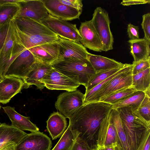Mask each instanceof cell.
<instances>
[{
    "label": "cell",
    "mask_w": 150,
    "mask_h": 150,
    "mask_svg": "<svg viewBox=\"0 0 150 150\" xmlns=\"http://www.w3.org/2000/svg\"><path fill=\"white\" fill-rule=\"evenodd\" d=\"M112 105L103 102L83 105L70 117L69 125L79 139L92 149L96 146L98 134L103 120L112 109Z\"/></svg>",
    "instance_id": "cell-1"
},
{
    "label": "cell",
    "mask_w": 150,
    "mask_h": 150,
    "mask_svg": "<svg viewBox=\"0 0 150 150\" xmlns=\"http://www.w3.org/2000/svg\"><path fill=\"white\" fill-rule=\"evenodd\" d=\"M16 42L26 49L58 41L60 37L41 23L17 16L11 21Z\"/></svg>",
    "instance_id": "cell-2"
},
{
    "label": "cell",
    "mask_w": 150,
    "mask_h": 150,
    "mask_svg": "<svg viewBox=\"0 0 150 150\" xmlns=\"http://www.w3.org/2000/svg\"><path fill=\"white\" fill-rule=\"evenodd\" d=\"M116 110L121 120L129 150H137L146 132L150 129V122L145 120L137 110L129 107Z\"/></svg>",
    "instance_id": "cell-3"
},
{
    "label": "cell",
    "mask_w": 150,
    "mask_h": 150,
    "mask_svg": "<svg viewBox=\"0 0 150 150\" xmlns=\"http://www.w3.org/2000/svg\"><path fill=\"white\" fill-rule=\"evenodd\" d=\"M52 66L76 82L84 86L86 88L91 77L96 73L88 59L59 61Z\"/></svg>",
    "instance_id": "cell-4"
},
{
    "label": "cell",
    "mask_w": 150,
    "mask_h": 150,
    "mask_svg": "<svg viewBox=\"0 0 150 150\" xmlns=\"http://www.w3.org/2000/svg\"><path fill=\"white\" fill-rule=\"evenodd\" d=\"M16 42L11 22L0 26V79H3L11 63Z\"/></svg>",
    "instance_id": "cell-5"
},
{
    "label": "cell",
    "mask_w": 150,
    "mask_h": 150,
    "mask_svg": "<svg viewBox=\"0 0 150 150\" xmlns=\"http://www.w3.org/2000/svg\"><path fill=\"white\" fill-rule=\"evenodd\" d=\"M91 21L103 44V51L113 49L114 39L110 29V22L108 12L101 7H97Z\"/></svg>",
    "instance_id": "cell-6"
},
{
    "label": "cell",
    "mask_w": 150,
    "mask_h": 150,
    "mask_svg": "<svg viewBox=\"0 0 150 150\" xmlns=\"http://www.w3.org/2000/svg\"><path fill=\"white\" fill-rule=\"evenodd\" d=\"M133 67V64H130L125 69L114 77L105 86L97 92L87 103L98 102L117 91L132 85Z\"/></svg>",
    "instance_id": "cell-7"
},
{
    "label": "cell",
    "mask_w": 150,
    "mask_h": 150,
    "mask_svg": "<svg viewBox=\"0 0 150 150\" xmlns=\"http://www.w3.org/2000/svg\"><path fill=\"white\" fill-rule=\"evenodd\" d=\"M60 37L79 42L82 38L76 24L69 23L49 14L41 21Z\"/></svg>",
    "instance_id": "cell-8"
},
{
    "label": "cell",
    "mask_w": 150,
    "mask_h": 150,
    "mask_svg": "<svg viewBox=\"0 0 150 150\" xmlns=\"http://www.w3.org/2000/svg\"><path fill=\"white\" fill-rule=\"evenodd\" d=\"M84 94L76 90L66 91L58 96L55 106L66 118H69L83 105Z\"/></svg>",
    "instance_id": "cell-9"
},
{
    "label": "cell",
    "mask_w": 150,
    "mask_h": 150,
    "mask_svg": "<svg viewBox=\"0 0 150 150\" xmlns=\"http://www.w3.org/2000/svg\"><path fill=\"white\" fill-rule=\"evenodd\" d=\"M37 61L30 51L25 48L13 60L5 77L12 76L23 79Z\"/></svg>",
    "instance_id": "cell-10"
},
{
    "label": "cell",
    "mask_w": 150,
    "mask_h": 150,
    "mask_svg": "<svg viewBox=\"0 0 150 150\" xmlns=\"http://www.w3.org/2000/svg\"><path fill=\"white\" fill-rule=\"evenodd\" d=\"M41 81L45 86L49 89L67 91L76 90L80 85L52 67Z\"/></svg>",
    "instance_id": "cell-11"
},
{
    "label": "cell",
    "mask_w": 150,
    "mask_h": 150,
    "mask_svg": "<svg viewBox=\"0 0 150 150\" xmlns=\"http://www.w3.org/2000/svg\"><path fill=\"white\" fill-rule=\"evenodd\" d=\"M52 142L42 132L27 134L16 144L15 150H50Z\"/></svg>",
    "instance_id": "cell-12"
},
{
    "label": "cell",
    "mask_w": 150,
    "mask_h": 150,
    "mask_svg": "<svg viewBox=\"0 0 150 150\" xmlns=\"http://www.w3.org/2000/svg\"><path fill=\"white\" fill-rule=\"evenodd\" d=\"M58 43L59 49L58 61L67 59L81 60L87 59L89 53L80 42L60 37Z\"/></svg>",
    "instance_id": "cell-13"
},
{
    "label": "cell",
    "mask_w": 150,
    "mask_h": 150,
    "mask_svg": "<svg viewBox=\"0 0 150 150\" xmlns=\"http://www.w3.org/2000/svg\"><path fill=\"white\" fill-rule=\"evenodd\" d=\"M28 50L37 61L43 64L52 66L59 60L58 41L38 45Z\"/></svg>",
    "instance_id": "cell-14"
},
{
    "label": "cell",
    "mask_w": 150,
    "mask_h": 150,
    "mask_svg": "<svg viewBox=\"0 0 150 150\" xmlns=\"http://www.w3.org/2000/svg\"><path fill=\"white\" fill-rule=\"evenodd\" d=\"M42 1L50 14L62 20L79 18L82 12L62 4L59 0Z\"/></svg>",
    "instance_id": "cell-15"
},
{
    "label": "cell",
    "mask_w": 150,
    "mask_h": 150,
    "mask_svg": "<svg viewBox=\"0 0 150 150\" xmlns=\"http://www.w3.org/2000/svg\"><path fill=\"white\" fill-rule=\"evenodd\" d=\"M79 30L82 38L80 42L83 46L96 52L103 51V44L91 20L82 22Z\"/></svg>",
    "instance_id": "cell-16"
},
{
    "label": "cell",
    "mask_w": 150,
    "mask_h": 150,
    "mask_svg": "<svg viewBox=\"0 0 150 150\" xmlns=\"http://www.w3.org/2000/svg\"><path fill=\"white\" fill-rule=\"evenodd\" d=\"M18 3L20 11L18 16L28 17L41 22L50 14L42 0H21Z\"/></svg>",
    "instance_id": "cell-17"
},
{
    "label": "cell",
    "mask_w": 150,
    "mask_h": 150,
    "mask_svg": "<svg viewBox=\"0 0 150 150\" xmlns=\"http://www.w3.org/2000/svg\"><path fill=\"white\" fill-rule=\"evenodd\" d=\"M23 79L12 76H6L0 81V103H8L11 99L21 92L24 86Z\"/></svg>",
    "instance_id": "cell-18"
},
{
    "label": "cell",
    "mask_w": 150,
    "mask_h": 150,
    "mask_svg": "<svg viewBox=\"0 0 150 150\" xmlns=\"http://www.w3.org/2000/svg\"><path fill=\"white\" fill-rule=\"evenodd\" d=\"M110 111L100 124L97 142V147H105L117 143L116 129Z\"/></svg>",
    "instance_id": "cell-19"
},
{
    "label": "cell",
    "mask_w": 150,
    "mask_h": 150,
    "mask_svg": "<svg viewBox=\"0 0 150 150\" xmlns=\"http://www.w3.org/2000/svg\"><path fill=\"white\" fill-rule=\"evenodd\" d=\"M52 65L43 64L37 61L26 76L23 79L24 82V88H28L34 85L41 90L45 87L42 79L52 68Z\"/></svg>",
    "instance_id": "cell-20"
},
{
    "label": "cell",
    "mask_w": 150,
    "mask_h": 150,
    "mask_svg": "<svg viewBox=\"0 0 150 150\" xmlns=\"http://www.w3.org/2000/svg\"><path fill=\"white\" fill-rule=\"evenodd\" d=\"M2 108L8 116L12 126L22 131H28L31 132H40L39 128L30 121L29 117L21 115L15 110V107L7 106Z\"/></svg>",
    "instance_id": "cell-21"
},
{
    "label": "cell",
    "mask_w": 150,
    "mask_h": 150,
    "mask_svg": "<svg viewBox=\"0 0 150 150\" xmlns=\"http://www.w3.org/2000/svg\"><path fill=\"white\" fill-rule=\"evenodd\" d=\"M46 122L47 130L53 140L61 137L68 127L66 118L58 112L52 113Z\"/></svg>",
    "instance_id": "cell-22"
},
{
    "label": "cell",
    "mask_w": 150,
    "mask_h": 150,
    "mask_svg": "<svg viewBox=\"0 0 150 150\" xmlns=\"http://www.w3.org/2000/svg\"><path fill=\"white\" fill-rule=\"evenodd\" d=\"M27 133L11 125L0 124V150L11 144H17Z\"/></svg>",
    "instance_id": "cell-23"
},
{
    "label": "cell",
    "mask_w": 150,
    "mask_h": 150,
    "mask_svg": "<svg viewBox=\"0 0 150 150\" xmlns=\"http://www.w3.org/2000/svg\"><path fill=\"white\" fill-rule=\"evenodd\" d=\"M128 42L130 44V53L134 59L133 64L150 56V41L144 38L129 40Z\"/></svg>",
    "instance_id": "cell-24"
},
{
    "label": "cell",
    "mask_w": 150,
    "mask_h": 150,
    "mask_svg": "<svg viewBox=\"0 0 150 150\" xmlns=\"http://www.w3.org/2000/svg\"><path fill=\"white\" fill-rule=\"evenodd\" d=\"M87 59L96 72L112 69L124 64L113 59L89 53L88 55Z\"/></svg>",
    "instance_id": "cell-25"
},
{
    "label": "cell",
    "mask_w": 150,
    "mask_h": 150,
    "mask_svg": "<svg viewBox=\"0 0 150 150\" xmlns=\"http://www.w3.org/2000/svg\"><path fill=\"white\" fill-rule=\"evenodd\" d=\"M110 115L115 125L117 137V144L122 150H129L126 135L117 110L112 109Z\"/></svg>",
    "instance_id": "cell-26"
},
{
    "label": "cell",
    "mask_w": 150,
    "mask_h": 150,
    "mask_svg": "<svg viewBox=\"0 0 150 150\" xmlns=\"http://www.w3.org/2000/svg\"><path fill=\"white\" fill-rule=\"evenodd\" d=\"M20 11L18 3L0 5V26L10 23L16 18Z\"/></svg>",
    "instance_id": "cell-27"
},
{
    "label": "cell",
    "mask_w": 150,
    "mask_h": 150,
    "mask_svg": "<svg viewBox=\"0 0 150 150\" xmlns=\"http://www.w3.org/2000/svg\"><path fill=\"white\" fill-rule=\"evenodd\" d=\"M127 64L105 70L96 72L89 80L86 88V93L108 78L125 67Z\"/></svg>",
    "instance_id": "cell-28"
},
{
    "label": "cell",
    "mask_w": 150,
    "mask_h": 150,
    "mask_svg": "<svg viewBox=\"0 0 150 150\" xmlns=\"http://www.w3.org/2000/svg\"><path fill=\"white\" fill-rule=\"evenodd\" d=\"M145 93L137 91L132 94L123 100L112 105V109L129 107L137 110L145 96Z\"/></svg>",
    "instance_id": "cell-29"
},
{
    "label": "cell",
    "mask_w": 150,
    "mask_h": 150,
    "mask_svg": "<svg viewBox=\"0 0 150 150\" xmlns=\"http://www.w3.org/2000/svg\"><path fill=\"white\" fill-rule=\"evenodd\" d=\"M133 86L137 91L144 92L150 89V68L132 75Z\"/></svg>",
    "instance_id": "cell-30"
},
{
    "label": "cell",
    "mask_w": 150,
    "mask_h": 150,
    "mask_svg": "<svg viewBox=\"0 0 150 150\" xmlns=\"http://www.w3.org/2000/svg\"><path fill=\"white\" fill-rule=\"evenodd\" d=\"M76 139L75 134L68 125L57 143L51 150H70Z\"/></svg>",
    "instance_id": "cell-31"
},
{
    "label": "cell",
    "mask_w": 150,
    "mask_h": 150,
    "mask_svg": "<svg viewBox=\"0 0 150 150\" xmlns=\"http://www.w3.org/2000/svg\"><path fill=\"white\" fill-rule=\"evenodd\" d=\"M137 91L134 87L132 85L112 93L98 102H103L113 105L123 100Z\"/></svg>",
    "instance_id": "cell-32"
},
{
    "label": "cell",
    "mask_w": 150,
    "mask_h": 150,
    "mask_svg": "<svg viewBox=\"0 0 150 150\" xmlns=\"http://www.w3.org/2000/svg\"><path fill=\"white\" fill-rule=\"evenodd\" d=\"M137 110L145 120L150 122V97L145 94Z\"/></svg>",
    "instance_id": "cell-33"
},
{
    "label": "cell",
    "mask_w": 150,
    "mask_h": 150,
    "mask_svg": "<svg viewBox=\"0 0 150 150\" xmlns=\"http://www.w3.org/2000/svg\"><path fill=\"white\" fill-rule=\"evenodd\" d=\"M132 64V75H134L150 68V56Z\"/></svg>",
    "instance_id": "cell-34"
},
{
    "label": "cell",
    "mask_w": 150,
    "mask_h": 150,
    "mask_svg": "<svg viewBox=\"0 0 150 150\" xmlns=\"http://www.w3.org/2000/svg\"><path fill=\"white\" fill-rule=\"evenodd\" d=\"M144 33V38L150 41V13H148L142 16L141 24Z\"/></svg>",
    "instance_id": "cell-35"
},
{
    "label": "cell",
    "mask_w": 150,
    "mask_h": 150,
    "mask_svg": "<svg viewBox=\"0 0 150 150\" xmlns=\"http://www.w3.org/2000/svg\"><path fill=\"white\" fill-rule=\"evenodd\" d=\"M62 4L82 11L83 5L82 0H59Z\"/></svg>",
    "instance_id": "cell-36"
},
{
    "label": "cell",
    "mask_w": 150,
    "mask_h": 150,
    "mask_svg": "<svg viewBox=\"0 0 150 150\" xmlns=\"http://www.w3.org/2000/svg\"><path fill=\"white\" fill-rule=\"evenodd\" d=\"M138 26L134 25L131 23L128 25L127 32L130 40H133L139 38Z\"/></svg>",
    "instance_id": "cell-37"
},
{
    "label": "cell",
    "mask_w": 150,
    "mask_h": 150,
    "mask_svg": "<svg viewBox=\"0 0 150 150\" xmlns=\"http://www.w3.org/2000/svg\"><path fill=\"white\" fill-rule=\"evenodd\" d=\"M150 129L146 132L145 136L137 150H150Z\"/></svg>",
    "instance_id": "cell-38"
},
{
    "label": "cell",
    "mask_w": 150,
    "mask_h": 150,
    "mask_svg": "<svg viewBox=\"0 0 150 150\" xmlns=\"http://www.w3.org/2000/svg\"><path fill=\"white\" fill-rule=\"evenodd\" d=\"M70 150H92V149L84 142L77 138Z\"/></svg>",
    "instance_id": "cell-39"
},
{
    "label": "cell",
    "mask_w": 150,
    "mask_h": 150,
    "mask_svg": "<svg viewBox=\"0 0 150 150\" xmlns=\"http://www.w3.org/2000/svg\"><path fill=\"white\" fill-rule=\"evenodd\" d=\"M149 0H123L121 3V4L124 6H129L133 5L143 4L149 3Z\"/></svg>",
    "instance_id": "cell-40"
},
{
    "label": "cell",
    "mask_w": 150,
    "mask_h": 150,
    "mask_svg": "<svg viewBox=\"0 0 150 150\" xmlns=\"http://www.w3.org/2000/svg\"><path fill=\"white\" fill-rule=\"evenodd\" d=\"M116 143L105 147L98 148L96 147L92 150H114V147Z\"/></svg>",
    "instance_id": "cell-41"
},
{
    "label": "cell",
    "mask_w": 150,
    "mask_h": 150,
    "mask_svg": "<svg viewBox=\"0 0 150 150\" xmlns=\"http://www.w3.org/2000/svg\"><path fill=\"white\" fill-rule=\"evenodd\" d=\"M16 144H9L0 150H15Z\"/></svg>",
    "instance_id": "cell-42"
},
{
    "label": "cell",
    "mask_w": 150,
    "mask_h": 150,
    "mask_svg": "<svg viewBox=\"0 0 150 150\" xmlns=\"http://www.w3.org/2000/svg\"><path fill=\"white\" fill-rule=\"evenodd\" d=\"M21 1V0H0V5L10 3H19Z\"/></svg>",
    "instance_id": "cell-43"
},
{
    "label": "cell",
    "mask_w": 150,
    "mask_h": 150,
    "mask_svg": "<svg viewBox=\"0 0 150 150\" xmlns=\"http://www.w3.org/2000/svg\"><path fill=\"white\" fill-rule=\"evenodd\" d=\"M114 150H122L121 148L119 145L116 143L114 147Z\"/></svg>",
    "instance_id": "cell-44"
},
{
    "label": "cell",
    "mask_w": 150,
    "mask_h": 150,
    "mask_svg": "<svg viewBox=\"0 0 150 150\" xmlns=\"http://www.w3.org/2000/svg\"><path fill=\"white\" fill-rule=\"evenodd\" d=\"M1 105H0V110L1 109Z\"/></svg>",
    "instance_id": "cell-45"
},
{
    "label": "cell",
    "mask_w": 150,
    "mask_h": 150,
    "mask_svg": "<svg viewBox=\"0 0 150 150\" xmlns=\"http://www.w3.org/2000/svg\"><path fill=\"white\" fill-rule=\"evenodd\" d=\"M1 81V80L0 79V81Z\"/></svg>",
    "instance_id": "cell-46"
},
{
    "label": "cell",
    "mask_w": 150,
    "mask_h": 150,
    "mask_svg": "<svg viewBox=\"0 0 150 150\" xmlns=\"http://www.w3.org/2000/svg\"><path fill=\"white\" fill-rule=\"evenodd\" d=\"M1 124V122H0V124Z\"/></svg>",
    "instance_id": "cell-47"
},
{
    "label": "cell",
    "mask_w": 150,
    "mask_h": 150,
    "mask_svg": "<svg viewBox=\"0 0 150 150\" xmlns=\"http://www.w3.org/2000/svg\"></svg>",
    "instance_id": "cell-48"
}]
</instances>
